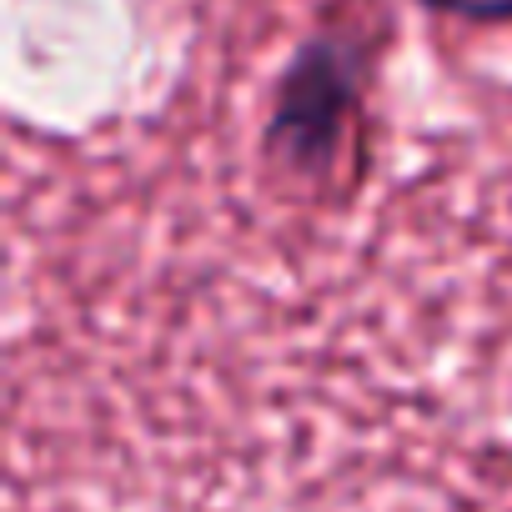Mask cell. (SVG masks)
<instances>
[{"instance_id": "obj_2", "label": "cell", "mask_w": 512, "mask_h": 512, "mask_svg": "<svg viewBox=\"0 0 512 512\" xmlns=\"http://www.w3.org/2000/svg\"><path fill=\"white\" fill-rule=\"evenodd\" d=\"M427 11H442L452 21H472V26H502L512 21V0H422Z\"/></svg>"}, {"instance_id": "obj_1", "label": "cell", "mask_w": 512, "mask_h": 512, "mask_svg": "<svg viewBox=\"0 0 512 512\" xmlns=\"http://www.w3.org/2000/svg\"><path fill=\"white\" fill-rule=\"evenodd\" d=\"M367 86V51L347 31L312 36L282 71L267 121V156L302 181H322L357 121Z\"/></svg>"}]
</instances>
